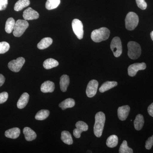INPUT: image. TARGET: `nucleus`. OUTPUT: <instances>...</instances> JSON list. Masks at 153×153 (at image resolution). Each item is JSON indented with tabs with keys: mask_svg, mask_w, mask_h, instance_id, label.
I'll list each match as a JSON object with an SVG mask.
<instances>
[{
	"mask_svg": "<svg viewBox=\"0 0 153 153\" xmlns=\"http://www.w3.org/2000/svg\"><path fill=\"white\" fill-rule=\"evenodd\" d=\"M105 121V115L103 112L100 111L96 114L94 132V135L97 137H100L101 136L104 128Z\"/></svg>",
	"mask_w": 153,
	"mask_h": 153,
	"instance_id": "1",
	"label": "nucleus"
},
{
	"mask_svg": "<svg viewBox=\"0 0 153 153\" xmlns=\"http://www.w3.org/2000/svg\"><path fill=\"white\" fill-rule=\"evenodd\" d=\"M110 30L106 27H102L92 31L91 38L96 43H99L107 40L110 36Z\"/></svg>",
	"mask_w": 153,
	"mask_h": 153,
	"instance_id": "2",
	"label": "nucleus"
},
{
	"mask_svg": "<svg viewBox=\"0 0 153 153\" xmlns=\"http://www.w3.org/2000/svg\"><path fill=\"white\" fill-rule=\"evenodd\" d=\"M128 55L132 60L138 59L141 54V48L140 44L134 41H130L128 44Z\"/></svg>",
	"mask_w": 153,
	"mask_h": 153,
	"instance_id": "3",
	"label": "nucleus"
},
{
	"mask_svg": "<svg viewBox=\"0 0 153 153\" xmlns=\"http://www.w3.org/2000/svg\"><path fill=\"white\" fill-rule=\"evenodd\" d=\"M139 17L134 12H129L127 15L125 19L126 28L127 30L131 31L136 28L139 23Z\"/></svg>",
	"mask_w": 153,
	"mask_h": 153,
	"instance_id": "4",
	"label": "nucleus"
},
{
	"mask_svg": "<svg viewBox=\"0 0 153 153\" xmlns=\"http://www.w3.org/2000/svg\"><path fill=\"white\" fill-rule=\"evenodd\" d=\"M28 22L26 20H18L16 22L13 34L15 37H21L29 27Z\"/></svg>",
	"mask_w": 153,
	"mask_h": 153,
	"instance_id": "5",
	"label": "nucleus"
},
{
	"mask_svg": "<svg viewBox=\"0 0 153 153\" xmlns=\"http://www.w3.org/2000/svg\"><path fill=\"white\" fill-rule=\"evenodd\" d=\"M110 47L115 57H120L123 52L122 45L120 38L114 37L111 41Z\"/></svg>",
	"mask_w": 153,
	"mask_h": 153,
	"instance_id": "6",
	"label": "nucleus"
},
{
	"mask_svg": "<svg viewBox=\"0 0 153 153\" xmlns=\"http://www.w3.org/2000/svg\"><path fill=\"white\" fill-rule=\"evenodd\" d=\"M72 27L73 32L79 40L82 39L84 35L82 22L79 19H74L72 21Z\"/></svg>",
	"mask_w": 153,
	"mask_h": 153,
	"instance_id": "7",
	"label": "nucleus"
},
{
	"mask_svg": "<svg viewBox=\"0 0 153 153\" xmlns=\"http://www.w3.org/2000/svg\"><path fill=\"white\" fill-rule=\"evenodd\" d=\"M25 62V58L23 57H18L16 60L10 61L8 66L10 70L15 72H18L21 70Z\"/></svg>",
	"mask_w": 153,
	"mask_h": 153,
	"instance_id": "8",
	"label": "nucleus"
},
{
	"mask_svg": "<svg viewBox=\"0 0 153 153\" xmlns=\"http://www.w3.org/2000/svg\"><path fill=\"white\" fill-rule=\"evenodd\" d=\"M98 87V82L95 79H92L88 84L86 89V94L88 97H93L96 94Z\"/></svg>",
	"mask_w": 153,
	"mask_h": 153,
	"instance_id": "9",
	"label": "nucleus"
},
{
	"mask_svg": "<svg viewBox=\"0 0 153 153\" xmlns=\"http://www.w3.org/2000/svg\"><path fill=\"white\" fill-rule=\"evenodd\" d=\"M146 65L145 63H135L128 66V72L129 76H134L136 75L137 72L140 70H145Z\"/></svg>",
	"mask_w": 153,
	"mask_h": 153,
	"instance_id": "10",
	"label": "nucleus"
},
{
	"mask_svg": "<svg viewBox=\"0 0 153 153\" xmlns=\"http://www.w3.org/2000/svg\"><path fill=\"white\" fill-rule=\"evenodd\" d=\"M76 128L73 131V135L76 138H79L82 132L87 131L88 127L87 124L82 121L77 122L75 124Z\"/></svg>",
	"mask_w": 153,
	"mask_h": 153,
	"instance_id": "11",
	"label": "nucleus"
},
{
	"mask_svg": "<svg viewBox=\"0 0 153 153\" xmlns=\"http://www.w3.org/2000/svg\"><path fill=\"white\" fill-rule=\"evenodd\" d=\"M23 16L26 21L35 20L38 19L39 14L37 11L33 10L32 8L29 7L24 11Z\"/></svg>",
	"mask_w": 153,
	"mask_h": 153,
	"instance_id": "12",
	"label": "nucleus"
},
{
	"mask_svg": "<svg viewBox=\"0 0 153 153\" xmlns=\"http://www.w3.org/2000/svg\"><path fill=\"white\" fill-rule=\"evenodd\" d=\"M130 108L128 105L119 107L117 110L118 117L121 121H124L126 119L129 113Z\"/></svg>",
	"mask_w": 153,
	"mask_h": 153,
	"instance_id": "13",
	"label": "nucleus"
},
{
	"mask_svg": "<svg viewBox=\"0 0 153 153\" xmlns=\"http://www.w3.org/2000/svg\"><path fill=\"white\" fill-rule=\"evenodd\" d=\"M55 88V83L52 81L48 80L42 83L41 85V90L43 93H51L54 91Z\"/></svg>",
	"mask_w": 153,
	"mask_h": 153,
	"instance_id": "14",
	"label": "nucleus"
},
{
	"mask_svg": "<svg viewBox=\"0 0 153 153\" xmlns=\"http://www.w3.org/2000/svg\"><path fill=\"white\" fill-rule=\"evenodd\" d=\"M30 95L27 93H24L20 97L18 102H17V107L19 109L24 108L27 104L29 101Z\"/></svg>",
	"mask_w": 153,
	"mask_h": 153,
	"instance_id": "15",
	"label": "nucleus"
},
{
	"mask_svg": "<svg viewBox=\"0 0 153 153\" xmlns=\"http://www.w3.org/2000/svg\"><path fill=\"white\" fill-rule=\"evenodd\" d=\"M21 133V131L18 128H13L6 131L5 135L9 138L16 139L19 137Z\"/></svg>",
	"mask_w": 153,
	"mask_h": 153,
	"instance_id": "16",
	"label": "nucleus"
},
{
	"mask_svg": "<svg viewBox=\"0 0 153 153\" xmlns=\"http://www.w3.org/2000/svg\"><path fill=\"white\" fill-rule=\"evenodd\" d=\"M23 133L25 134V139L28 141H31L35 140L37 137L36 133L30 128L25 127L23 129Z\"/></svg>",
	"mask_w": 153,
	"mask_h": 153,
	"instance_id": "17",
	"label": "nucleus"
},
{
	"mask_svg": "<svg viewBox=\"0 0 153 153\" xmlns=\"http://www.w3.org/2000/svg\"><path fill=\"white\" fill-rule=\"evenodd\" d=\"M70 79L69 76L66 74H64L60 77V85L61 90L63 92H66L67 88L69 85Z\"/></svg>",
	"mask_w": 153,
	"mask_h": 153,
	"instance_id": "18",
	"label": "nucleus"
},
{
	"mask_svg": "<svg viewBox=\"0 0 153 153\" xmlns=\"http://www.w3.org/2000/svg\"><path fill=\"white\" fill-rule=\"evenodd\" d=\"M134 123L135 129L137 131L140 130L143 128L144 124V120L142 115H137L134 121Z\"/></svg>",
	"mask_w": 153,
	"mask_h": 153,
	"instance_id": "19",
	"label": "nucleus"
},
{
	"mask_svg": "<svg viewBox=\"0 0 153 153\" xmlns=\"http://www.w3.org/2000/svg\"><path fill=\"white\" fill-rule=\"evenodd\" d=\"M75 101L73 99L69 98L66 99L65 100H63L60 102L59 106L62 108V110L66 109V108H71L75 105Z\"/></svg>",
	"mask_w": 153,
	"mask_h": 153,
	"instance_id": "20",
	"label": "nucleus"
},
{
	"mask_svg": "<svg viewBox=\"0 0 153 153\" xmlns=\"http://www.w3.org/2000/svg\"><path fill=\"white\" fill-rule=\"evenodd\" d=\"M53 42V40L51 38H44L37 45V47L39 49H44L49 47Z\"/></svg>",
	"mask_w": 153,
	"mask_h": 153,
	"instance_id": "21",
	"label": "nucleus"
},
{
	"mask_svg": "<svg viewBox=\"0 0 153 153\" xmlns=\"http://www.w3.org/2000/svg\"><path fill=\"white\" fill-rule=\"evenodd\" d=\"M117 85V82L116 81H106L103 83L101 87L100 88L99 91L101 93H103L115 87Z\"/></svg>",
	"mask_w": 153,
	"mask_h": 153,
	"instance_id": "22",
	"label": "nucleus"
},
{
	"mask_svg": "<svg viewBox=\"0 0 153 153\" xmlns=\"http://www.w3.org/2000/svg\"><path fill=\"white\" fill-rule=\"evenodd\" d=\"M61 139L66 144L70 145L73 144V139L71 134L66 131H64L61 133Z\"/></svg>",
	"mask_w": 153,
	"mask_h": 153,
	"instance_id": "23",
	"label": "nucleus"
},
{
	"mask_svg": "<svg viewBox=\"0 0 153 153\" xmlns=\"http://www.w3.org/2000/svg\"><path fill=\"white\" fill-rule=\"evenodd\" d=\"M59 65V63L57 60L53 58H49L44 61L43 66L45 69H49L57 67Z\"/></svg>",
	"mask_w": 153,
	"mask_h": 153,
	"instance_id": "24",
	"label": "nucleus"
},
{
	"mask_svg": "<svg viewBox=\"0 0 153 153\" xmlns=\"http://www.w3.org/2000/svg\"><path fill=\"white\" fill-rule=\"evenodd\" d=\"M30 1L29 0H19L15 4L14 10L16 11L22 10L23 9L30 5Z\"/></svg>",
	"mask_w": 153,
	"mask_h": 153,
	"instance_id": "25",
	"label": "nucleus"
},
{
	"mask_svg": "<svg viewBox=\"0 0 153 153\" xmlns=\"http://www.w3.org/2000/svg\"><path fill=\"white\" fill-rule=\"evenodd\" d=\"M118 143V138L116 135H112L108 138L106 145L108 147L113 148L117 146Z\"/></svg>",
	"mask_w": 153,
	"mask_h": 153,
	"instance_id": "26",
	"label": "nucleus"
},
{
	"mask_svg": "<svg viewBox=\"0 0 153 153\" xmlns=\"http://www.w3.org/2000/svg\"><path fill=\"white\" fill-rule=\"evenodd\" d=\"M16 21L13 18H10L7 20L5 25L6 32L7 33H11L13 30Z\"/></svg>",
	"mask_w": 153,
	"mask_h": 153,
	"instance_id": "27",
	"label": "nucleus"
},
{
	"mask_svg": "<svg viewBox=\"0 0 153 153\" xmlns=\"http://www.w3.org/2000/svg\"><path fill=\"white\" fill-rule=\"evenodd\" d=\"M50 112L48 110L42 109L36 114L35 118L38 120H43L49 117Z\"/></svg>",
	"mask_w": 153,
	"mask_h": 153,
	"instance_id": "28",
	"label": "nucleus"
},
{
	"mask_svg": "<svg viewBox=\"0 0 153 153\" xmlns=\"http://www.w3.org/2000/svg\"><path fill=\"white\" fill-rule=\"evenodd\" d=\"M60 3V0H47L46 3V9L52 10L56 8Z\"/></svg>",
	"mask_w": 153,
	"mask_h": 153,
	"instance_id": "29",
	"label": "nucleus"
},
{
	"mask_svg": "<svg viewBox=\"0 0 153 153\" xmlns=\"http://www.w3.org/2000/svg\"><path fill=\"white\" fill-rule=\"evenodd\" d=\"M120 153H133V150L128 146L126 141L124 140L119 149Z\"/></svg>",
	"mask_w": 153,
	"mask_h": 153,
	"instance_id": "30",
	"label": "nucleus"
},
{
	"mask_svg": "<svg viewBox=\"0 0 153 153\" xmlns=\"http://www.w3.org/2000/svg\"><path fill=\"white\" fill-rule=\"evenodd\" d=\"M10 48V45L7 42H0V54H4L7 52Z\"/></svg>",
	"mask_w": 153,
	"mask_h": 153,
	"instance_id": "31",
	"label": "nucleus"
},
{
	"mask_svg": "<svg viewBox=\"0 0 153 153\" xmlns=\"http://www.w3.org/2000/svg\"><path fill=\"white\" fill-rule=\"evenodd\" d=\"M137 5L140 9L145 10L147 7V4L145 2V0H136Z\"/></svg>",
	"mask_w": 153,
	"mask_h": 153,
	"instance_id": "32",
	"label": "nucleus"
},
{
	"mask_svg": "<svg viewBox=\"0 0 153 153\" xmlns=\"http://www.w3.org/2000/svg\"><path fill=\"white\" fill-rule=\"evenodd\" d=\"M8 94L7 92H3L0 93V104H2L7 100Z\"/></svg>",
	"mask_w": 153,
	"mask_h": 153,
	"instance_id": "33",
	"label": "nucleus"
},
{
	"mask_svg": "<svg viewBox=\"0 0 153 153\" xmlns=\"http://www.w3.org/2000/svg\"><path fill=\"white\" fill-rule=\"evenodd\" d=\"M153 146V135L152 137H150L147 140L146 142V145L145 147L148 150H150L152 149V147Z\"/></svg>",
	"mask_w": 153,
	"mask_h": 153,
	"instance_id": "34",
	"label": "nucleus"
},
{
	"mask_svg": "<svg viewBox=\"0 0 153 153\" xmlns=\"http://www.w3.org/2000/svg\"><path fill=\"white\" fill-rule=\"evenodd\" d=\"M7 4L8 0H0V11L5 10Z\"/></svg>",
	"mask_w": 153,
	"mask_h": 153,
	"instance_id": "35",
	"label": "nucleus"
},
{
	"mask_svg": "<svg viewBox=\"0 0 153 153\" xmlns=\"http://www.w3.org/2000/svg\"><path fill=\"white\" fill-rule=\"evenodd\" d=\"M148 112L151 116L153 117V102L148 107Z\"/></svg>",
	"mask_w": 153,
	"mask_h": 153,
	"instance_id": "36",
	"label": "nucleus"
},
{
	"mask_svg": "<svg viewBox=\"0 0 153 153\" xmlns=\"http://www.w3.org/2000/svg\"><path fill=\"white\" fill-rule=\"evenodd\" d=\"M5 81V78L4 75L0 74V87L2 86L4 83Z\"/></svg>",
	"mask_w": 153,
	"mask_h": 153,
	"instance_id": "37",
	"label": "nucleus"
},
{
	"mask_svg": "<svg viewBox=\"0 0 153 153\" xmlns=\"http://www.w3.org/2000/svg\"><path fill=\"white\" fill-rule=\"evenodd\" d=\"M150 36L152 40L153 41V31H152L150 33Z\"/></svg>",
	"mask_w": 153,
	"mask_h": 153,
	"instance_id": "38",
	"label": "nucleus"
}]
</instances>
